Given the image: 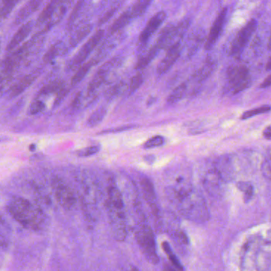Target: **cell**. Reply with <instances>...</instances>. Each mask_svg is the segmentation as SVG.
Wrapping results in <instances>:
<instances>
[{
    "label": "cell",
    "mask_w": 271,
    "mask_h": 271,
    "mask_svg": "<svg viewBox=\"0 0 271 271\" xmlns=\"http://www.w3.org/2000/svg\"><path fill=\"white\" fill-rule=\"evenodd\" d=\"M216 63L213 61H207L196 72L195 74L193 75V78L197 82L201 83L205 81V80L209 78L212 73L216 69Z\"/></svg>",
    "instance_id": "cell-23"
},
{
    "label": "cell",
    "mask_w": 271,
    "mask_h": 271,
    "mask_svg": "<svg viewBox=\"0 0 271 271\" xmlns=\"http://www.w3.org/2000/svg\"><path fill=\"white\" fill-rule=\"evenodd\" d=\"M121 5V2H120V3L113 5V6H109V8H108V10L105 12V14H103V15L101 16V18H100L99 21H98V25L106 23L115 14L116 12L119 10Z\"/></svg>",
    "instance_id": "cell-37"
},
{
    "label": "cell",
    "mask_w": 271,
    "mask_h": 271,
    "mask_svg": "<svg viewBox=\"0 0 271 271\" xmlns=\"http://www.w3.org/2000/svg\"><path fill=\"white\" fill-rule=\"evenodd\" d=\"M266 69H267V70L268 71H271V57L269 59V61H268V64H267V66H266Z\"/></svg>",
    "instance_id": "cell-47"
},
{
    "label": "cell",
    "mask_w": 271,
    "mask_h": 271,
    "mask_svg": "<svg viewBox=\"0 0 271 271\" xmlns=\"http://www.w3.org/2000/svg\"><path fill=\"white\" fill-rule=\"evenodd\" d=\"M103 29H98L91 37L85 42L81 49H80L77 54L75 56L74 58L72 60L69 64V68L71 69H77L84 64L85 61L88 57H90L97 47H98L101 41L103 39Z\"/></svg>",
    "instance_id": "cell-5"
},
{
    "label": "cell",
    "mask_w": 271,
    "mask_h": 271,
    "mask_svg": "<svg viewBox=\"0 0 271 271\" xmlns=\"http://www.w3.org/2000/svg\"><path fill=\"white\" fill-rule=\"evenodd\" d=\"M165 142V139L162 136L157 135L154 137H151L148 139V141L144 144L143 147L145 149H151V148H158V147L162 146Z\"/></svg>",
    "instance_id": "cell-38"
},
{
    "label": "cell",
    "mask_w": 271,
    "mask_h": 271,
    "mask_svg": "<svg viewBox=\"0 0 271 271\" xmlns=\"http://www.w3.org/2000/svg\"><path fill=\"white\" fill-rule=\"evenodd\" d=\"M106 113H107L106 108L103 107V106L98 108L88 118L87 125H88V126L90 127V128H94V127L98 126L101 123V121H103L105 115H106Z\"/></svg>",
    "instance_id": "cell-29"
},
{
    "label": "cell",
    "mask_w": 271,
    "mask_h": 271,
    "mask_svg": "<svg viewBox=\"0 0 271 271\" xmlns=\"http://www.w3.org/2000/svg\"><path fill=\"white\" fill-rule=\"evenodd\" d=\"M164 271H175V270H174L173 268H170V267H168V266H167V267H165V268H164Z\"/></svg>",
    "instance_id": "cell-48"
},
{
    "label": "cell",
    "mask_w": 271,
    "mask_h": 271,
    "mask_svg": "<svg viewBox=\"0 0 271 271\" xmlns=\"http://www.w3.org/2000/svg\"><path fill=\"white\" fill-rule=\"evenodd\" d=\"M33 21H28V22L20 26L18 31L14 33V35L13 36L10 42L7 45L6 50L8 52L14 51L16 48L19 46L25 41V38L29 35V33H31L32 29H33Z\"/></svg>",
    "instance_id": "cell-17"
},
{
    "label": "cell",
    "mask_w": 271,
    "mask_h": 271,
    "mask_svg": "<svg viewBox=\"0 0 271 271\" xmlns=\"http://www.w3.org/2000/svg\"><path fill=\"white\" fill-rule=\"evenodd\" d=\"M107 205L115 238L123 240L126 236L123 197L118 188L114 185H110L108 189Z\"/></svg>",
    "instance_id": "cell-2"
},
{
    "label": "cell",
    "mask_w": 271,
    "mask_h": 271,
    "mask_svg": "<svg viewBox=\"0 0 271 271\" xmlns=\"http://www.w3.org/2000/svg\"><path fill=\"white\" fill-rule=\"evenodd\" d=\"M94 65H95V64L90 60V61L84 63L81 66L79 67L76 73H75L74 76L72 78V85L75 86L76 84L81 82L84 80V77L89 73V71L90 70L92 67L94 66Z\"/></svg>",
    "instance_id": "cell-25"
},
{
    "label": "cell",
    "mask_w": 271,
    "mask_h": 271,
    "mask_svg": "<svg viewBox=\"0 0 271 271\" xmlns=\"http://www.w3.org/2000/svg\"><path fill=\"white\" fill-rule=\"evenodd\" d=\"M263 136L266 140L271 141V126L267 127L263 132Z\"/></svg>",
    "instance_id": "cell-44"
},
{
    "label": "cell",
    "mask_w": 271,
    "mask_h": 271,
    "mask_svg": "<svg viewBox=\"0 0 271 271\" xmlns=\"http://www.w3.org/2000/svg\"><path fill=\"white\" fill-rule=\"evenodd\" d=\"M65 53V47L61 41H58L57 43L51 46L50 49L47 51L43 57V61L45 63H50L54 61L61 53Z\"/></svg>",
    "instance_id": "cell-26"
},
{
    "label": "cell",
    "mask_w": 271,
    "mask_h": 271,
    "mask_svg": "<svg viewBox=\"0 0 271 271\" xmlns=\"http://www.w3.org/2000/svg\"><path fill=\"white\" fill-rule=\"evenodd\" d=\"M227 14H228V9L223 8L213 22L210 30H209V34L207 36L206 40L205 41V50H210L213 49V46L216 45L219 38L221 37L224 25L226 22Z\"/></svg>",
    "instance_id": "cell-14"
},
{
    "label": "cell",
    "mask_w": 271,
    "mask_h": 271,
    "mask_svg": "<svg viewBox=\"0 0 271 271\" xmlns=\"http://www.w3.org/2000/svg\"><path fill=\"white\" fill-rule=\"evenodd\" d=\"M228 80L232 94L243 91L251 84L249 70L244 66L232 67L228 71Z\"/></svg>",
    "instance_id": "cell-6"
},
{
    "label": "cell",
    "mask_w": 271,
    "mask_h": 271,
    "mask_svg": "<svg viewBox=\"0 0 271 271\" xmlns=\"http://www.w3.org/2000/svg\"><path fill=\"white\" fill-rule=\"evenodd\" d=\"M271 107L269 105H263L260 107L256 108V109H250L248 111L244 112L243 113V115L241 116V119L247 120L252 117H255V116L260 115V114H264V113H268L271 111Z\"/></svg>",
    "instance_id": "cell-35"
},
{
    "label": "cell",
    "mask_w": 271,
    "mask_h": 271,
    "mask_svg": "<svg viewBox=\"0 0 271 271\" xmlns=\"http://www.w3.org/2000/svg\"><path fill=\"white\" fill-rule=\"evenodd\" d=\"M257 29V21L252 19L240 29L231 45L230 54L237 56L242 53L244 48L246 47L251 37Z\"/></svg>",
    "instance_id": "cell-8"
},
{
    "label": "cell",
    "mask_w": 271,
    "mask_h": 271,
    "mask_svg": "<svg viewBox=\"0 0 271 271\" xmlns=\"http://www.w3.org/2000/svg\"><path fill=\"white\" fill-rule=\"evenodd\" d=\"M135 125H125V126L120 127V128H116V129H111L109 130L105 131V132H101V133H119V132H122V131L129 130L130 129H133L135 128Z\"/></svg>",
    "instance_id": "cell-43"
},
{
    "label": "cell",
    "mask_w": 271,
    "mask_h": 271,
    "mask_svg": "<svg viewBox=\"0 0 271 271\" xmlns=\"http://www.w3.org/2000/svg\"><path fill=\"white\" fill-rule=\"evenodd\" d=\"M88 4H89V0H78V2L76 4V6H75L74 9H73L72 14L69 17L68 24H67V27H68L69 30L73 29L75 23L77 22V20L86 10Z\"/></svg>",
    "instance_id": "cell-24"
},
{
    "label": "cell",
    "mask_w": 271,
    "mask_h": 271,
    "mask_svg": "<svg viewBox=\"0 0 271 271\" xmlns=\"http://www.w3.org/2000/svg\"><path fill=\"white\" fill-rule=\"evenodd\" d=\"M137 240L139 245L145 254L147 259L152 264H156L159 261L158 256L156 254V244L154 236L149 227H144L137 232Z\"/></svg>",
    "instance_id": "cell-10"
},
{
    "label": "cell",
    "mask_w": 271,
    "mask_h": 271,
    "mask_svg": "<svg viewBox=\"0 0 271 271\" xmlns=\"http://www.w3.org/2000/svg\"><path fill=\"white\" fill-rule=\"evenodd\" d=\"M36 76L33 75H27L24 76L23 78L16 83L14 86L11 87L9 90V97L10 98H14L16 96L22 94V92L25 91L26 89L31 86L33 82L35 81Z\"/></svg>",
    "instance_id": "cell-20"
},
{
    "label": "cell",
    "mask_w": 271,
    "mask_h": 271,
    "mask_svg": "<svg viewBox=\"0 0 271 271\" xmlns=\"http://www.w3.org/2000/svg\"><path fill=\"white\" fill-rule=\"evenodd\" d=\"M187 89L186 84H181L179 86L176 87L174 89L173 91L169 94L168 98V102L169 104H176L178 101H180L181 98H183L185 92Z\"/></svg>",
    "instance_id": "cell-30"
},
{
    "label": "cell",
    "mask_w": 271,
    "mask_h": 271,
    "mask_svg": "<svg viewBox=\"0 0 271 271\" xmlns=\"http://www.w3.org/2000/svg\"><path fill=\"white\" fill-rule=\"evenodd\" d=\"M268 49L271 50V38H270L269 43H268Z\"/></svg>",
    "instance_id": "cell-50"
},
{
    "label": "cell",
    "mask_w": 271,
    "mask_h": 271,
    "mask_svg": "<svg viewBox=\"0 0 271 271\" xmlns=\"http://www.w3.org/2000/svg\"><path fill=\"white\" fill-rule=\"evenodd\" d=\"M112 36H113V34H112ZM125 37V34L124 30L117 32V33H115V36H113V37H105V39L101 41V43L97 47L95 54H94V57L91 58V61L95 65H97L98 62L102 61V59L105 58L111 51L115 49L117 45H119L121 41H123Z\"/></svg>",
    "instance_id": "cell-13"
},
{
    "label": "cell",
    "mask_w": 271,
    "mask_h": 271,
    "mask_svg": "<svg viewBox=\"0 0 271 271\" xmlns=\"http://www.w3.org/2000/svg\"><path fill=\"white\" fill-rule=\"evenodd\" d=\"M203 41H204V32L201 29L194 30L190 34L188 40V57H190L195 54Z\"/></svg>",
    "instance_id": "cell-22"
},
{
    "label": "cell",
    "mask_w": 271,
    "mask_h": 271,
    "mask_svg": "<svg viewBox=\"0 0 271 271\" xmlns=\"http://www.w3.org/2000/svg\"><path fill=\"white\" fill-rule=\"evenodd\" d=\"M158 49L155 47L154 45H152L150 49H148V52L145 54L142 55L140 59H139L138 62L137 64V69L141 70V69H144L146 68L152 61L153 59L157 56L158 54Z\"/></svg>",
    "instance_id": "cell-27"
},
{
    "label": "cell",
    "mask_w": 271,
    "mask_h": 271,
    "mask_svg": "<svg viewBox=\"0 0 271 271\" xmlns=\"http://www.w3.org/2000/svg\"><path fill=\"white\" fill-rule=\"evenodd\" d=\"M163 248H164V252H166L167 256L169 257V260L172 262V265H173L178 271H183L182 266L180 264V262L178 260L176 255L172 252V249H171L170 248V245L167 242L163 243Z\"/></svg>",
    "instance_id": "cell-36"
},
{
    "label": "cell",
    "mask_w": 271,
    "mask_h": 271,
    "mask_svg": "<svg viewBox=\"0 0 271 271\" xmlns=\"http://www.w3.org/2000/svg\"><path fill=\"white\" fill-rule=\"evenodd\" d=\"M45 105L43 101L36 100V101L32 102L31 105H29L28 113H29V114H31V115H35V114L42 111L45 109Z\"/></svg>",
    "instance_id": "cell-41"
},
{
    "label": "cell",
    "mask_w": 271,
    "mask_h": 271,
    "mask_svg": "<svg viewBox=\"0 0 271 271\" xmlns=\"http://www.w3.org/2000/svg\"><path fill=\"white\" fill-rule=\"evenodd\" d=\"M271 86V75H270L269 76H268V78H266V80H264V82L262 83L261 86H260V88H268V87Z\"/></svg>",
    "instance_id": "cell-45"
},
{
    "label": "cell",
    "mask_w": 271,
    "mask_h": 271,
    "mask_svg": "<svg viewBox=\"0 0 271 271\" xmlns=\"http://www.w3.org/2000/svg\"><path fill=\"white\" fill-rule=\"evenodd\" d=\"M128 90H129V85H127L125 82L118 83L114 86L111 87V88L108 89L105 96L107 98H112L115 97V96L120 95V94H122L124 92L128 91Z\"/></svg>",
    "instance_id": "cell-34"
},
{
    "label": "cell",
    "mask_w": 271,
    "mask_h": 271,
    "mask_svg": "<svg viewBox=\"0 0 271 271\" xmlns=\"http://www.w3.org/2000/svg\"><path fill=\"white\" fill-rule=\"evenodd\" d=\"M172 197L177 202L180 212L187 218L198 222L207 221L209 218V211L205 199L193 188L189 191Z\"/></svg>",
    "instance_id": "cell-1"
},
{
    "label": "cell",
    "mask_w": 271,
    "mask_h": 271,
    "mask_svg": "<svg viewBox=\"0 0 271 271\" xmlns=\"http://www.w3.org/2000/svg\"><path fill=\"white\" fill-rule=\"evenodd\" d=\"M260 171L264 178L271 180V148L267 151L264 158L261 161Z\"/></svg>",
    "instance_id": "cell-31"
},
{
    "label": "cell",
    "mask_w": 271,
    "mask_h": 271,
    "mask_svg": "<svg viewBox=\"0 0 271 271\" xmlns=\"http://www.w3.org/2000/svg\"><path fill=\"white\" fill-rule=\"evenodd\" d=\"M42 2L43 0H29L16 15L14 24L20 25L23 23L25 20H27L32 14H34L39 9Z\"/></svg>",
    "instance_id": "cell-18"
},
{
    "label": "cell",
    "mask_w": 271,
    "mask_h": 271,
    "mask_svg": "<svg viewBox=\"0 0 271 271\" xmlns=\"http://www.w3.org/2000/svg\"><path fill=\"white\" fill-rule=\"evenodd\" d=\"M52 185L59 204L65 209H73L76 205V197L72 188L59 178L53 179Z\"/></svg>",
    "instance_id": "cell-7"
},
{
    "label": "cell",
    "mask_w": 271,
    "mask_h": 271,
    "mask_svg": "<svg viewBox=\"0 0 271 271\" xmlns=\"http://www.w3.org/2000/svg\"><path fill=\"white\" fill-rule=\"evenodd\" d=\"M214 168L226 182L233 181L238 177L232 155L221 156L215 163Z\"/></svg>",
    "instance_id": "cell-15"
},
{
    "label": "cell",
    "mask_w": 271,
    "mask_h": 271,
    "mask_svg": "<svg viewBox=\"0 0 271 271\" xmlns=\"http://www.w3.org/2000/svg\"><path fill=\"white\" fill-rule=\"evenodd\" d=\"M141 187H142L144 195H145L147 201L152 203V205H154L156 197L154 185L152 184V181L146 178L143 179L141 180Z\"/></svg>",
    "instance_id": "cell-28"
},
{
    "label": "cell",
    "mask_w": 271,
    "mask_h": 271,
    "mask_svg": "<svg viewBox=\"0 0 271 271\" xmlns=\"http://www.w3.org/2000/svg\"><path fill=\"white\" fill-rule=\"evenodd\" d=\"M181 41L182 40L176 41L173 45H171L170 47L167 49L166 55L164 56L162 61H160L157 67L156 71L159 75H164L168 73V71L170 70L173 65L177 62L182 51Z\"/></svg>",
    "instance_id": "cell-16"
},
{
    "label": "cell",
    "mask_w": 271,
    "mask_h": 271,
    "mask_svg": "<svg viewBox=\"0 0 271 271\" xmlns=\"http://www.w3.org/2000/svg\"><path fill=\"white\" fill-rule=\"evenodd\" d=\"M93 29L92 24L87 23L80 25V27L73 32L69 40V49H74L80 42H82L91 32Z\"/></svg>",
    "instance_id": "cell-19"
},
{
    "label": "cell",
    "mask_w": 271,
    "mask_h": 271,
    "mask_svg": "<svg viewBox=\"0 0 271 271\" xmlns=\"http://www.w3.org/2000/svg\"><path fill=\"white\" fill-rule=\"evenodd\" d=\"M166 12L164 10L157 12L155 15L152 16L139 36L137 44L139 49H143L148 45V41H150L152 36L158 31L161 25L164 24V21L166 20Z\"/></svg>",
    "instance_id": "cell-9"
},
{
    "label": "cell",
    "mask_w": 271,
    "mask_h": 271,
    "mask_svg": "<svg viewBox=\"0 0 271 271\" xmlns=\"http://www.w3.org/2000/svg\"><path fill=\"white\" fill-rule=\"evenodd\" d=\"M71 2L72 0H51L37 18L38 25H45L43 32L48 31L61 22L69 10Z\"/></svg>",
    "instance_id": "cell-4"
},
{
    "label": "cell",
    "mask_w": 271,
    "mask_h": 271,
    "mask_svg": "<svg viewBox=\"0 0 271 271\" xmlns=\"http://www.w3.org/2000/svg\"><path fill=\"white\" fill-rule=\"evenodd\" d=\"M121 59L119 57H115L112 59L111 61L105 63L102 66L98 69V72L95 73L91 81L88 84L87 88V94L92 95L96 90L104 84L105 80L107 78L108 74L113 68L121 65Z\"/></svg>",
    "instance_id": "cell-12"
},
{
    "label": "cell",
    "mask_w": 271,
    "mask_h": 271,
    "mask_svg": "<svg viewBox=\"0 0 271 271\" xmlns=\"http://www.w3.org/2000/svg\"><path fill=\"white\" fill-rule=\"evenodd\" d=\"M144 80L145 79L142 74H137L133 76L129 82V90H128L129 94H133L135 91H137L144 83Z\"/></svg>",
    "instance_id": "cell-39"
},
{
    "label": "cell",
    "mask_w": 271,
    "mask_h": 271,
    "mask_svg": "<svg viewBox=\"0 0 271 271\" xmlns=\"http://www.w3.org/2000/svg\"><path fill=\"white\" fill-rule=\"evenodd\" d=\"M236 186L240 191L244 193V199L245 202H248L252 200L255 194V187L252 183H250L248 181H240L236 184Z\"/></svg>",
    "instance_id": "cell-32"
},
{
    "label": "cell",
    "mask_w": 271,
    "mask_h": 271,
    "mask_svg": "<svg viewBox=\"0 0 271 271\" xmlns=\"http://www.w3.org/2000/svg\"><path fill=\"white\" fill-rule=\"evenodd\" d=\"M100 150V147L98 145L94 146L88 147V148H84L82 150L79 151L77 152L79 156L80 157H88V156H94L97 154Z\"/></svg>",
    "instance_id": "cell-42"
},
{
    "label": "cell",
    "mask_w": 271,
    "mask_h": 271,
    "mask_svg": "<svg viewBox=\"0 0 271 271\" xmlns=\"http://www.w3.org/2000/svg\"><path fill=\"white\" fill-rule=\"evenodd\" d=\"M226 183L214 168L208 171L203 179V185L205 190L213 197H221L225 191Z\"/></svg>",
    "instance_id": "cell-11"
},
{
    "label": "cell",
    "mask_w": 271,
    "mask_h": 271,
    "mask_svg": "<svg viewBox=\"0 0 271 271\" xmlns=\"http://www.w3.org/2000/svg\"><path fill=\"white\" fill-rule=\"evenodd\" d=\"M153 0H137L134 3L127 9L129 16L132 19L135 20L140 18L146 13L148 8L150 7Z\"/></svg>",
    "instance_id": "cell-21"
},
{
    "label": "cell",
    "mask_w": 271,
    "mask_h": 271,
    "mask_svg": "<svg viewBox=\"0 0 271 271\" xmlns=\"http://www.w3.org/2000/svg\"><path fill=\"white\" fill-rule=\"evenodd\" d=\"M35 148H36V145H34V144H33V145H30V146H29V150L32 151V152H33V151L35 150Z\"/></svg>",
    "instance_id": "cell-49"
},
{
    "label": "cell",
    "mask_w": 271,
    "mask_h": 271,
    "mask_svg": "<svg viewBox=\"0 0 271 271\" xmlns=\"http://www.w3.org/2000/svg\"><path fill=\"white\" fill-rule=\"evenodd\" d=\"M21 0H2V6L0 8V13L2 14L4 18L10 14L16 5L20 2Z\"/></svg>",
    "instance_id": "cell-40"
},
{
    "label": "cell",
    "mask_w": 271,
    "mask_h": 271,
    "mask_svg": "<svg viewBox=\"0 0 271 271\" xmlns=\"http://www.w3.org/2000/svg\"><path fill=\"white\" fill-rule=\"evenodd\" d=\"M65 88V85H64V82L61 81V80H57V81H53V82L50 83L46 86L44 87L41 90V94H54V93H59L61 92Z\"/></svg>",
    "instance_id": "cell-33"
},
{
    "label": "cell",
    "mask_w": 271,
    "mask_h": 271,
    "mask_svg": "<svg viewBox=\"0 0 271 271\" xmlns=\"http://www.w3.org/2000/svg\"><path fill=\"white\" fill-rule=\"evenodd\" d=\"M129 271H139L137 269V268H132V269L130 270Z\"/></svg>",
    "instance_id": "cell-51"
},
{
    "label": "cell",
    "mask_w": 271,
    "mask_h": 271,
    "mask_svg": "<svg viewBox=\"0 0 271 271\" xmlns=\"http://www.w3.org/2000/svg\"><path fill=\"white\" fill-rule=\"evenodd\" d=\"M9 84V81L0 83V97L2 95L4 91H5V85H6V84Z\"/></svg>",
    "instance_id": "cell-46"
},
{
    "label": "cell",
    "mask_w": 271,
    "mask_h": 271,
    "mask_svg": "<svg viewBox=\"0 0 271 271\" xmlns=\"http://www.w3.org/2000/svg\"><path fill=\"white\" fill-rule=\"evenodd\" d=\"M12 217L25 228H37L44 220L42 211L34 208L26 199H14L8 207Z\"/></svg>",
    "instance_id": "cell-3"
}]
</instances>
